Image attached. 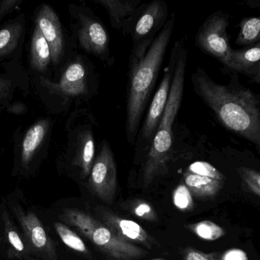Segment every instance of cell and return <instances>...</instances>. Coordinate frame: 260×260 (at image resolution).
<instances>
[{
	"label": "cell",
	"instance_id": "obj_1",
	"mask_svg": "<svg viewBox=\"0 0 260 260\" xmlns=\"http://www.w3.org/2000/svg\"><path fill=\"white\" fill-rule=\"evenodd\" d=\"M192 82L196 92L224 126L260 148L259 108L250 90L216 83L200 68L192 76Z\"/></svg>",
	"mask_w": 260,
	"mask_h": 260
},
{
	"label": "cell",
	"instance_id": "obj_2",
	"mask_svg": "<svg viewBox=\"0 0 260 260\" xmlns=\"http://www.w3.org/2000/svg\"><path fill=\"white\" fill-rule=\"evenodd\" d=\"M174 21L175 17L173 15L165 23L144 56H131L126 118V132L129 142L133 141L137 134L147 101L155 85L174 31Z\"/></svg>",
	"mask_w": 260,
	"mask_h": 260
},
{
	"label": "cell",
	"instance_id": "obj_3",
	"mask_svg": "<svg viewBox=\"0 0 260 260\" xmlns=\"http://www.w3.org/2000/svg\"><path fill=\"white\" fill-rule=\"evenodd\" d=\"M186 50L178 47L169 97L161 120L147 156L143 171V184L148 187L169 161L172 151L173 125L180 110L184 89Z\"/></svg>",
	"mask_w": 260,
	"mask_h": 260
},
{
	"label": "cell",
	"instance_id": "obj_4",
	"mask_svg": "<svg viewBox=\"0 0 260 260\" xmlns=\"http://www.w3.org/2000/svg\"><path fill=\"white\" fill-rule=\"evenodd\" d=\"M61 218L77 228L112 260H138L146 256L145 250L120 239L108 226L83 211L65 209Z\"/></svg>",
	"mask_w": 260,
	"mask_h": 260
},
{
	"label": "cell",
	"instance_id": "obj_5",
	"mask_svg": "<svg viewBox=\"0 0 260 260\" xmlns=\"http://www.w3.org/2000/svg\"><path fill=\"white\" fill-rule=\"evenodd\" d=\"M229 22L223 15H212L203 24L197 35V44L203 50L219 60L226 67L232 69L233 49L229 44L227 35Z\"/></svg>",
	"mask_w": 260,
	"mask_h": 260
},
{
	"label": "cell",
	"instance_id": "obj_6",
	"mask_svg": "<svg viewBox=\"0 0 260 260\" xmlns=\"http://www.w3.org/2000/svg\"><path fill=\"white\" fill-rule=\"evenodd\" d=\"M89 185L99 199L108 205L112 204L117 192V171L114 154L107 141L102 143V150L94 160Z\"/></svg>",
	"mask_w": 260,
	"mask_h": 260
},
{
	"label": "cell",
	"instance_id": "obj_7",
	"mask_svg": "<svg viewBox=\"0 0 260 260\" xmlns=\"http://www.w3.org/2000/svg\"><path fill=\"white\" fill-rule=\"evenodd\" d=\"M168 6L165 2L152 1L147 6L133 30V56H144L154 41V32L165 23Z\"/></svg>",
	"mask_w": 260,
	"mask_h": 260
},
{
	"label": "cell",
	"instance_id": "obj_8",
	"mask_svg": "<svg viewBox=\"0 0 260 260\" xmlns=\"http://www.w3.org/2000/svg\"><path fill=\"white\" fill-rule=\"evenodd\" d=\"M178 47H174V50H172L168 70H165L161 82L150 105L148 114L144 123L143 130H142L143 137L146 140H151V138H154V134H155L162 116L165 112L167 102L169 97L170 90H171Z\"/></svg>",
	"mask_w": 260,
	"mask_h": 260
},
{
	"label": "cell",
	"instance_id": "obj_9",
	"mask_svg": "<svg viewBox=\"0 0 260 260\" xmlns=\"http://www.w3.org/2000/svg\"><path fill=\"white\" fill-rule=\"evenodd\" d=\"M97 213L105 225L120 239L133 244L139 243L148 249L157 245V242L136 221L121 218L108 209L99 208Z\"/></svg>",
	"mask_w": 260,
	"mask_h": 260
},
{
	"label": "cell",
	"instance_id": "obj_10",
	"mask_svg": "<svg viewBox=\"0 0 260 260\" xmlns=\"http://www.w3.org/2000/svg\"><path fill=\"white\" fill-rule=\"evenodd\" d=\"M36 22L50 46L52 62L57 64L64 51L63 35L57 15L50 6L43 5L37 16Z\"/></svg>",
	"mask_w": 260,
	"mask_h": 260
},
{
	"label": "cell",
	"instance_id": "obj_11",
	"mask_svg": "<svg viewBox=\"0 0 260 260\" xmlns=\"http://www.w3.org/2000/svg\"><path fill=\"white\" fill-rule=\"evenodd\" d=\"M44 86L56 94L66 96H79L87 93L86 72L82 63L75 61L66 69L57 83L41 79Z\"/></svg>",
	"mask_w": 260,
	"mask_h": 260
},
{
	"label": "cell",
	"instance_id": "obj_12",
	"mask_svg": "<svg viewBox=\"0 0 260 260\" xmlns=\"http://www.w3.org/2000/svg\"><path fill=\"white\" fill-rule=\"evenodd\" d=\"M78 38L81 47L95 56H103L108 50L109 38L107 30L94 18L81 17Z\"/></svg>",
	"mask_w": 260,
	"mask_h": 260
},
{
	"label": "cell",
	"instance_id": "obj_13",
	"mask_svg": "<svg viewBox=\"0 0 260 260\" xmlns=\"http://www.w3.org/2000/svg\"><path fill=\"white\" fill-rule=\"evenodd\" d=\"M18 217L30 246L38 251L45 253L50 259H56L54 246L38 216L33 212L25 214L20 212Z\"/></svg>",
	"mask_w": 260,
	"mask_h": 260
},
{
	"label": "cell",
	"instance_id": "obj_14",
	"mask_svg": "<svg viewBox=\"0 0 260 260\" xmlns=\"http://www.w3.org/2000/svg\"><path fill=\"white\" fill-rule=\"evenodd\" d=\"M95 145L91 131H82L78 136L75 163L79 166L82 178L90 175L94 162Z\"/></svg>",
	"mask_w": 260,
	"mask_h": 260
},
{
	"label": "cell",
	"instance_id": "obj_15",
	"mask_svg": "<svg viewBox=\"0 0 260 260\" xmlns=\"http://www.w3.org/2000/svg\"><path fill=\"white\" fill-rule=\"evenodd\" d=\"M49 130V122L41 120L29 128L23 140L21 148V163L23 166H27L35 156V153L44 141Z\"/></svg>",
	"mask_w": 260,
	"mask_h": 260
},
{
	"label": "cell",
	"instance_id": "obj_16",
	"mask_svg": "<svg viewBox=\"0 0 260 260\" xmlns=\"http://www.w3.org/2000/svg\"><path fill=\"white\" fill-rule=\"evenodd\" d=\"M183 180L192 196L200 198H213L218 195L224 186L223 181L196 175L189 172H185Z\"/></svg>",
	"mask_w": 260,
	"mask_h": 260
},
{
	"label": "cell",
	"instance_id": "obj_17",
	"mask_svg": "<svg viewBox=\"0 0 260 260\" xmlns=\"http://www.w3.org/2000/svg\"><path fill=\"white\" fill-rule=\"evenodd\" d=\"M51 61L50 46L41 29L35 25L30 48V65L37 71L44 72Z\"/></svg>",
	"mask_w": 260,
	"mask_h": 260
},
{
	"label": "cell",
	"instance_id": "obj_18",
	"mask_svg": "<svg viewBox=\"0 0 260 260\" xmlns=\"http://www.w3.org/2000/svg\"><path fill=\"white\" fill-rule=\"evenodd\" d=\"M103 6L109 14L111 25L116 29L123 27L126 18L136 12L140 1H120V0H98L95 1Z\"/></svg>",
	"mask_w": 260,
	"mask_h": 260
},
{
	"label": "cell",
	"instance_id": "obj_19",
	"mask_svg": "<svg viewBox=\"0 0 260 260\" xmlns=\"http://www.w3.org/2000/svg\"><path fill=\"white\" fill-rule=\"evenodd\" d=\"M22 30L23 25L20 22L8 24L0 30V58L7 56L15 50Z\"/></svg>",
	"mask_w": 260,
	"mask_h": 260
},
{
	"label": "cell",
	"instance_id": "obj_20",
	"mask_svg": "<svg viewBox=\"0 0 260 260\" xmlns=\"http://www.w3.org/2000/svg\"><path fill=\"white\" fill-rule=\"evenodd\" d=\"M260 63V43L253 44L248 48L241 50H233L232 69L243 71L249 70L255 64Z\"/></svg>",
	"mask_w": 260,
	"mask_h": 260
},
{
	"label": "cell",
	"instance_id": "obj_21",
	"mask_svg": "<svg viewBox=\"0 0 260 260\" xmlns=\"http://www.w3.org/2000/svg\"><path fill=\"white\" fill-rule=\"evenodd\" d=\"M187 229L204 241H215L226 235L225 229L212 221H201L187 225Z\"/></svg>",
	"mask_w": 260,
	"mask_h": 260
},
{
	"label": "cell",
	"instance_id": "obj_22",
	"mask_svg": "<svg viewBox=\"0 0 260 260\" xmlns=\"http://www.w3.org/2000/svg\"><path fill=\"white\" fill-rule=\"evenodd\" d=\"M260 41V17L244 18L240 24L236 42L240 45H253Z\"/></svg>",
	"mask_w": 260,
	"mask_h": 260
},
{
	"label": "cell",
	"instance_id": "obj_23",
	"mask_svg": "<svg viewBox=\"0 0 260 260\" xmlns=\"http://www.w3.org/2000/svg\"><path fill=\"white\" fill-rule=\"evenodd\" d=\"M54 227L61 241L69 248L83 254H89V250L82 238L77 234L73 232L70 227L62 222L55 223Z\"/></svg>",
	"mask_w": 260,
	"mask_h": 260
},
{
	"label": "cell",
	"instance_id": "obj_24",
	"mask_svg": "<svg viewBox=\"0 0 260 260\" xmlns=\"http://www.w3.org/2000/svg\"><path fill=\"white\" fill-rule=\"evenodd\" d=\"M173 203L178 210L189 212L194 207L193 198L187 186L180 184L173 192Z\"/></svg>",
	"mask_w": 260,
	"mask_h": 260
},
{
	"label": "cell",
	"instance_id": "obj_25",
	"mask_svg": "<svg viewBox=\"0 0 260 260\" xmlns=\"http://www.w3.org/2000/svg\"><path fill=\"white\" fill-rule=\"evenodd\" d=\"M187 172L219 181L224 182L225 180V176L222 172H220L217 168L207 162H194L189 165Z\"/></svg>",
	"mask_w": 260,
	"mask_h": 260
},
{
	"label": "cell",
	"instance_id": "obj_26",
	"mask_svg": "<svg viewBox=\"0 0 260 260\" xmlns=\"http://www.w3.org/2000/svg\"><path fill=\"white\" fill-rule=\"evenodd\" d=\"M238 171L248 189L260 197V172L247 167H240Z\"/></svg>",
	"mask_w": 260,
	"mask_h": 260
},
{
	"label": "cell",
	"instance_id": "obj_27",
	"mask_svg": "<svg viewBox=\"0 0 260 260\" xmlns=\"http://www.w3.org/2000/svg\"><path fill=\"white\" fill-rule=\"evenodd\" d=\"M131 212L138 218L148 221H157V214L151 205L144 201H136L131 206Z\"/></svg>",
	"mask_w": 260,
	"mask_h": 260
},
{
	"label": "cell",
	"instance_id": "obj_28",
	"mask_svg": "<svg viewBox=\"0 0 260 260\" xmlns=\"http://www.w3.org/2000/svg\"><path fill=\"white\" fill-rule=\"evenodd\" d=\"M183 260H221L218 253H206L192 247H187L183 252Z\"/></svg>",
	"mask_w": 260,
	"mask_h": 260
},
{
	"label": "cell",
	"instance_id": "obj_29",
	"mask_svg": "<svg viewBox=\"0 0 260 260\" xmlns=\"http://www.w3.org/2000/svg\"><path fill=\"white\" fill-rule=\"evenodd\" d=\"M8 240L12 247L15 249V251L18 253H23L25 250L22 240L20 238L19 235L13 229H9L7 233Z\"/></svg>",
	"mask_w": 260,
	"mask_h": 260
},
{
	"label": "cell",
	"instance_id": "obj_30",
	"mask_svg": "<svg viewBox=\"0 0 260 260\" xmlns=\"http://www.w3.org/2000/svg\"><path fill=\"white\" fill-rule=\"evenodd\" d=\"M21 1L18 0H6V1L1 2L0 3V20L3 18L6 14L9 13L11 10L16 7Z\"/></svg>",
	"mask_w": 260,
	"mask_h": 260
},
{
	"label": "cell",
	"instance_id": "obj_31",
	"mask_svg": "<svg viewBox=\"0 0 260 260\" xmlns=\"http://www.w3.org/2000/svg\"><path fill=\"white\" fill-rule=\"evenodd\" d=\"M223 260H247L246 255L240 250H232L226 253L225 259Z\"/></svg>",
	"mask_w": 260,
	"mask_h": 260
},
{
	"label": "cell",
	"instance_id": "obj_32",
	"mask_svg": "<svg viewBox=\"0 0 260 260\" xmlns=\"http://www.w3.org/2000/svg\"><path fill=\"white\" fill-rule=\"evenodd\" d=\"M10 87L11 83L9 80L0 78V99H4L8 96Z\"/></svg>",
	"mask_w": 260,
	"mask_h": 260
},
{
	"label": "cell",
	"instance_id": "obj_33",
	"mask_svg": "<svg viewBox=\"0 0 260 260\" xmlns=\"http://www.w3.org/2000/svg\"><path fill=\"white\" fill-rule=\"evenodd\" d=\"M256 81L257 82H260V63L258 64L257 66V70H256Z\"/></svg>",
	"mask_w": 260,
	"mask_h": 260
},
{
	"label": "cell",
	"instance_id": "obj_34",
	"mask_svg": "<svg viewBox=\"0 0 260 260\" xmlns=\"http://www.w3.org/2000/svg\"><path fill=\"white\" fill-rule=\"evenodd\" d=\"M150 260H165V259H163V258H155V259H151Z\"/></svg>",
	"mask_w": 260,
	"mask_h": 260
}]
</instances>
